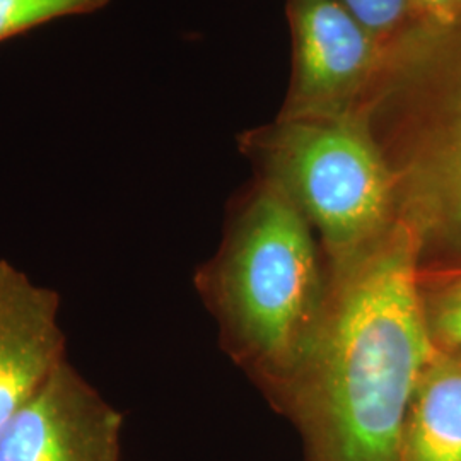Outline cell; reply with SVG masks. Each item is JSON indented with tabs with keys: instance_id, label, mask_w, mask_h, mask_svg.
<instances>
[{
	"instance_id": "obj_11",
	"label": "cell",
	"mask_w": 461,
	"mask_h": 461,
	"mask_svg": "<svg viewBox=\"0 0 461 461\" xmlns=\"http://www.w3.org/2000/svg\"><path fill=\"white\" fill-rule=\"evenodd\" d=\"M384 49L390 50L398 34L413 17L412 0H339Z\"/></svg>"
},
{
	"instance_id": "obj_2",
	"label": "cell",
	"mask_w": 461,
	"mask_h": 461,
	"mask_svg": "<svg viewBox=\"0 0 461 461\" xmlns=\"http://www.w3.org/2000/svg\"><path fill=\"white\" fill-rule=\"evenodd\" d=\"M195 284L222 347L276 407L306 361L327 310L329 272L312 226L260 180Z\"/></svg>"
},
{
	"instance_id": "obj_3",
	"label": "cell",
	"mask_w": 461,
	"mask_h": 461,
	"mask_svg": "<svg viewBox=\"0 0 461 461\" xmlns=\"http://www.w3.org/2000/svg\"><path fill=\"white\" fill-rule=\"evenodd\" d=\"M241 148L262 182L287 198L312 226L327 268L363 257L398 224L393 167L371 112L280 118L247 133Z\"/></svg>"
},
{
	"instance_id": "obj_12",
	"label": "cell",
	"mask_w": 461,
	"mask_h": 461,
	"mask_svg": "<svg viewBox=\"0 0 461 461\" xmlns=\"http://www.w3.org/2000/svg\"><path fill=\"white\" fill-rule=\"evenodd\" d=\"M413 17H420L438 26L461 23V0H412Z\"/></svg>"
},
{
	"instance_id": "obj_7",
	"label": "cell",
	"mask_w": 461,
	"mask_h": 461,
	"mask_svg": "<svg viewBox=\"0 0 461 461\" xmlns=\"http://www.w3.org/2000/svg\"><path fill=\"white\" fill-rule=\"evenodd\" d=\"M60 299L0 260V428L66 363Z\"/></svg>"
},
{
	"instance_id": "obj_5",
	"label": "cell",
	"mask_w": 461,
	"mask_h": 461,
	"mask_svg": "<svg viewBox=\"0 0 461 461\" xmlns=\"http://www.w3.org/2000/svg\"><path fill=\"white\" fill-rule=\"evenodd\" d=\"M393 167L400 221L419 270L461 267V110L400 142H381Z\"/></svg>"
},
{
	"instance_id": "obj_1",
	"label": "cell",
	"mask_w": 461,
	"mask_h": 461,
	"mask_svg": "<svg viewBox=\"0 0 461 461\" xmlns=\"http://www.w3.org/2000/svg\"><path fill=\"white\" fill-rule=\"evenodd\" d=\"M412 234L398 221L373 249L327 268V310L277 405L306 461H402L405 419L436 347L417 293Z\"/></svg>"
},
{
	"instance_id": "obj_10",
	"label": "cell",
	"mask_w": 461,
	"mask_h": 461,
	"mask_svg": "<svg viewBox=\"0 0 461 461\" xmlns=\"http://www.w3.org/2000/svg\"><path fill=\"white\" fill-rule=\"evenodd\" d=\"M110 0H0V43L50 21L91 14Z\"/></svg>"
},
{
	"instance_id": "obj_8",
	"label": "cell",
	"mask_w": 461,
	"mask_h": 461,
	"mask_svg": "<svg viewBox=\"0 0 461 461\" xmlns=\"http://www.w3.org/2000/svg\"><path fill=\"white\" fill-rule=\"evenodd\" d=\"M402 461H461V348L432 354L413 392Z\"/></svg>"
},
{
	"instance_id": "obj_6",
	"label": "cell",
	"mask_w": 461,
	"mask_h": 461,
	"mask_svg": "<svg viewBox=\"0 0 461 461\" xmlns=\"http://www.w3.org/2000/svg\"><path fill=\"white\" fill-rule=\"evenodd\" d=\"M123 415L62 363L0 428V461H122Z\"/></svg>"
},
{
	"instance_id": "obj_4",
	"label": "cell",
	"mask_w": 461,
	"mask_h": 461,
	"mask_svg": "<svg viewBox=\"0 0 461 461\" xmlns=\"http://www.w3.org/2000/svg\"><path fill=\"white\" fill-rule=\"evenodd\" d=\"M294 40L293 83L280 118L369 110L366 96L384 68L378 40L339 0H287Z\"/></svg>"
},
{
	"instance_id": "obj_9",
	"label": "cell",
	"mask_w": 461,
	"mask_h": 461,
	"mask_svg": "<svg viewBox=\"0 0 461 461\" xmlns=\"http://www.w3.org/2000/svg\"><path fill=\"white\" fill-rule=\"evenodd\" d=\"M417 293L434 347L461 348V267L417 270Z\"/></svg>"
}]
</instances>
